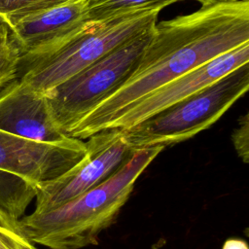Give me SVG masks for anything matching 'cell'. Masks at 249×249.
Listing matches in <instances>:
<instances>
[{
  "instance_id": "6da1fadb",
  "label": "cell",
  "mask_w": 249,
  "mask_h": 249,
  "mask_svg": "<svg viewBox=\"0 0 249 249\" xmlns=\"http://www.w3.org/2000/svg\"><path fill=\"white\" fill-rule=\"evenodd\" d=\"M249 42V1L201 7L155 25L136 69L67 136L88 139L107 129L142 98L213 58Z\"/></svg>"
},
{
  "instance_id": "7a4b0ae2",
  "label": "cell",
  "mask_w": 249,
  "mask_h": 249,
  "mask_svg": "<svg viewBox=\"0 0 249 249\" xmlns=\"http://www.w3.org/2000/svg\"><path fill=\"white\" fill-rule=\"evenodd\" d=\"M162 146L133 152L105 181L67 203L46 212H32L18 220L24 235L49 249H82L97 244L98 235L117 219L134 183Z\"/></svg>"
},
{
  "instance_id": "3957f363",
  "label": "cell",
  "mask_w": 249,
  "mask_h": 249,
  "mask_svg": "<svg viewBox=\"0 0 249 249\" xmlns=\"http://www.w3.org/2000/svg\"><path fill=\"white\" fill-rule=\"evenodd\" d=\"M160 11H143L86 28L57 48L21 55L17 79L31 89L46 93L123 43L153 28Z\"/></svg>"
},
{
  "instance_id": "277c9868",
  "label": "cell",
  "mask_w": 249,
  "mask_h": 249,
  "mask_svg": "<svg viewBox=\"0 0 249 249\" xmlns=\"http://www.w3.org/2000/svg\"><path fill=\"white\" fill-rule=\"evenodd\" d=\"M248 88L246 63L189 97L123 129L125 140L132 150L185 141L217 122Z\"/></svg>"
},
{
  "instance_id": "5b68a950",
  "label": "cell",
  "mask_w": 249,
  "mask_h": 249,
  "mask_svg": "<svg viewBox=\"0 0 249 249\" xmlns=\"http://www.w3.org/2000/svg\"><path fill=\"white\" fill-rule=\"evenodd\" d=\"M154 28L123 43L45 93L52 118L63 133L67 134L128 80Z\"/></svg>"
},
{
  "instance_id": "8992f818",
  "label": "cell",
  "mask_w": 249,
  "mask_h": 249,
  "mask_svg": "<svg viewBox=\"0 0 249 249\" xmlns=\"http://www.w3.org/2000/svg\"><path fill=\"white\" fill-rule=\"evenodd\" d=\"M84 157L55 179L36 184L34 212L59 207L105 181L133 152L121 128L101 130L88 138Z\"/></svg>"
},
{
  "instance_id": "52a82bcc",
  "label": "cell",
  "mask_w": 249,
  "mask_h": 249,
  "mask_svg": "<svg viewBox=\"0 0 249 249\" xmlns=\"http://www.w3.org/2000/svg\"><path fill=\"white\" fill-rule=\"evenodd\" d=\"M86 153L83 140L68 137L58 143L24 139L0 130V171L38 184L57 178Z\"/></svg>"
},
{
  "instance_id": "ba28073f",
  "label": "cell",
  "mask_w": 249,
  "mask_h": 249,
  "mask_svg": "<svg viewBox=\"0 0 249 249\" xmlns=\"http://www.w3.org/2000/svg\"><path fill=\"white\" fill-rule=\"evenodd\" d=\"M248 62L249 42L160 87L130 107L109 128L124 129L130 127L189 97Z\"/></svg>"
},
{
  "instance_id": "9c48e42d",
  "label": "cell",
  "mask_w": 249,
  "mask_h": 249,
  "mask_svg": "<svg viewBox=\"0 0 249 249\" xmlns=\"http://www.w3.org/2000/svg\"><path fill=\"white\" fill-rule=\"evenodd\" d=\"M4 20L19 47L21 55L52 51L90 23L87 14V0H77Z\"/></svg>"
},
{
  "instance_id": "30bf717a",
  "label": "cell",
  "mask_w": 249,
  "mask_h": 249,
  "mask_svg": "<svg viewBox=\"0 0 249 249\" xmlns=\"http://www.w3.org/2000/svg\"><path fill=\"white\" fill-rule=\"evenodd\" d=\"M0 130L44 143H58L69 137L54 124L46 95L18 79L0 92Z\"/></svg>"
},
{
  "instance_id": "8fae6325",
  "label": "cell",
  "mask_w": 249,
  "mask_h": 249,
  "mask_svg": "<svg viewBox=\"0 0 249 249\" xmlns=\"http://www.w3.org/2000/svg\"><path fill=\"white\" fill-rule=\"evenodd\" d=\"M178 0H87L89 22L111 20L132 13L160 11Z\"/></svg>"
},
{
  "instance_id": "7c38bea8",
  "label": "cell",
  "mask_w": 249,
  "mask_h": 249,
  "mask_svg": "<svg viewBox=\"0 0 249 249\" xmlns=\"http://www.w3.org/2000/svg\"><path fill=\"white\" fill-rule=\"evenodd\" d=\"M36 195V185L12 173L0 171V207L19 220Z\"/></svg>"
},
{
  "instance_id": "4fadbf2b",
  "label": "cell",
  "mask_w": 249,
  "mask_h": 249,
  "mask_svg": "<svg viewBox=\"0 0 249 249\" xmlns=\"http://www.w3.org/2000/svg\"><path fill=\"white\" fill-rule=\"evenodd\" d=\"M21 51L6 24L0 27V89L18 77Z\"/></svg>"
},
{
  "instance_id": "5bb4252c",
  "label": "cell",
  "mask_w": 249,
  "mask_h": 249,
  "mask_svg": "<svg viewBox=\"0 0 249 249\" xmlns=\"http://www.w3.org/2000/svg\"><path fill=\"white\" fill-rule=\"evenodd\" d=\"M0 249H38L21 231L18 220L0 207Z\"/></svg>"
},
{
  "instance_id": "9a60e30c",
  "label": "cell",
  "mask_w": 249,
  "mask_h": 249,
  "mask_svg": "<svg viewBox=\"0 0 249 249\" xmlns=\"http://www.w3.org/2000/svg\"><path fill=\"white\" fill-rule=\"evenodd\" d=\"M77 0H0V17H20Z\"/></svg>"
},
{
  "instance_id": "2e32d148",
  "label": "cell",
  "mask_w": 249,
  "mask_h": 249,
  "mask_svg": "<svg viewBox=\"0 0 249 249\" xmlns=\"http://www.w3.org/2000/svg\"><path fill=\"white\" fill-rule=\"evenodd\" d=\"M231 141L233 147L244 163L249 161V119L248 113L239 118L237 127L232 131Z\"/></svg>"
},
{
  "instance_id": "e0dca14e",
  "label": "cell",
  "mask_w": 249,
  "mask_h": 249,
  "mask_svg": "<svg viewBox=\"0 0 249 249\" xmlns=\"http://www.w3.org/2000/svg\"><path fill=\"white\" fill-rule=\"evenodd\" d=\"M222 249H249V248L245 240L234 237V238L227 239L224 242Z\"/></svg>"
},
{
  "instance_id": "ac0fdd59",
  "label": "cell",
  "mask_w": 249,
  "mask_h": 249,
  "mask_svg": "<svg viewBox=\"0 0 249 249\" xmlns=\"http://www.w3.org/2000/svg\"><path fill=\"white\" fill-rule=\"evenodd\" d=\"M199 2L202 7H209L217 4H223V3H230V2H234L236 0H196Z\"/></svg>"
},
{
  "instance_id": "d6986e66",
  "label": "cell",
  "mask_w": 249,
  "mask_h": 249,
  "mask_svg": "<svg viewBox=\"0 0 249 249\" xmlns=\"http://www.w3.org/2000/svg\"><path fill=\"white\" fill-rule=\"evenodd\" d=\"M4 24H6V21L4 20V18H3L2 17H0V27H1L2 25H4Z\"/></svg>"
}]
</instances>
